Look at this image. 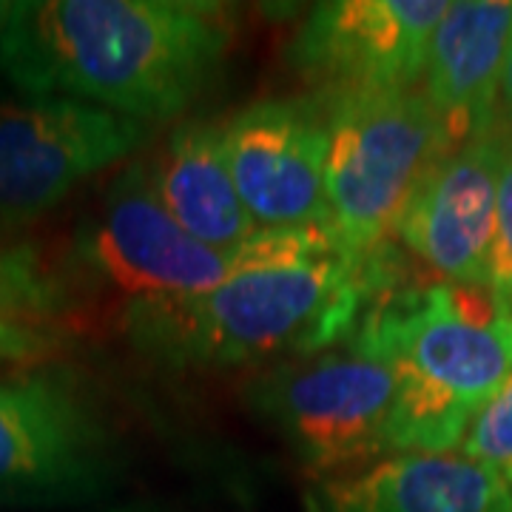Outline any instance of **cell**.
Listing matches in <instances>:
<instances>
[{"mask_svg": "<svg viewBox=\"0 0 512 512\" xmlns=\"http://www.w3.org/2000/svg\"><path fill=\"white\" fill-rule=\"evenodd\" d=\"M146 165L165 211L194 239L214 248H239L262 231L231 177L225 123L183 120L146 157Z\"/></svg>", "mask_w": 512, "mask_h": 512, "instance_id": "14", "label": "cell"}, {"mask_svg": "<svg viewBox=\"0 0 512 512\" xmlns=\"http://www.w3.org/2000/svg\"><path fill=\"white\" fill-rule=\"evenodd\" d=\"M15 3L18 0H0V40H3V32L12 20V12H15Z\"/></svg>", "mask_w": 512, "mask_h": 512, "instance_id": "21", "label": "cell"}, {"mask_svg": "<svg viewBox=\"0 0 512 512\" xmlns=\"http://www.w3.org/2000/svg\"><path fill=\"white\" fill-rule=\"evenodd\" d=\"M234 37V9L208 0H20L0 40V72L23 94L154 126L217 83Z\"/></svg>", "mask_w": 512, "mask_h": 512, "instance_id": "1", "label": "cell"}, {"mask_svg": "<svg viewBox=\"0 0 512 512\" xmlns=\"http://www.w3.org/2000/svg\"><path fill=\"white\" fill-rule=\"evenodd\" d=\"M447 6V0L316 3L285 57L319 100L413 92Z\"/></svg>", "mask_w": 512, "mask_h": 512, "instance_id": "9", "label": "cell"}, {"mask_svg": "<svg viewBox=\"0 0 512 512\" xmlns=\"http://www.w3.org/2000/svg\"><path fill=\"white\" fill-rule=\"evenodd\" d=\"M100 512H177L168 510V507H160V504H126V507H111V510Z\"/></svg>", "mask_w": 512, "mask_h": 512, "instance_id": "20", "label": "cell"}, {"mask_svg": "<svg viewBox=\"0 0 512 512\" xmlns=\"http://www.w3.org/2000/svg\"><path fill=\"white\" fill-rule=\"evenodd\" d=\"M66 313V285H60L29 248L0 245V316L52 330Z\"/></svg>", "mask_w": 512, "mask_h": 512, "instance_id": "15", "label": "cell"}, {"mask_svg": "<svg viewBox=\"0 0 512 512\" xmlns=\"http://www.w3.org/2000/svg\"><path fill=\"white\" fill-rule=\"evenodd\" d=\"M225 154L239 200L259 228L330 225L328 111L319 97L245 106L225 123Z\"/></svg>", "mask_w": 512, "mask_h": 512, "instance_id": "10", "label": "cell"}, {"mask_svg": "<svg viewBox=\"0 0 512 512\" xmlns=\"http://www.w3.org/2000/svg\"><path fill=\"white\" fill-rule=\"evenodd\" d=\"M501 114L512 126V43L507 52V63H504V74H501Z\"/></svg>", "mask_w": 512, "mask_h": 512, "instance_id": "19", "label": "cell"}, {"mask_svg": "<svg viewBox=\"0 0 512 512\" xmlns=\"http://www.w3.org/2000/svg\"><path fill=\"white\" fill-rule=\"evenodd\" d=\"M353 336L399 373L390 456L456 453L473 416L512 376V308L487 285L404 279L367 305Z\"/></svg>", "mask_w": 512, "mask_h": 512, "instance_id": "3", "label": "cell"}, {"mask_svg": "<svg viewBox=\"0 0 512 512\" xmlns=\"http://www.w3.org/2000/svg\"><path fill=\"white\" fill-rule=\"evenodd\" d=\"M126 476V441L60 365L0 379V510L97 504Z\"/></svg>", "mask_w": 512, "mask_h": 512, "instance_id": "5", "label": "cell"}, {"mask_svg": "<svg viewBox=\"0 0 512 512\" xmlns=\"http://www.w3.org/2000/svg\"><path fill=\"white\" fill-rule=\"evenodd\" d=\"M305 512H512V487L461 453H402L311 481Z\"/></svg>", "mask_w": 512, "mask_h": 512, "instance_id": "12", "label": "cell"}, {"mask_svg": "<svg viewBox=\"0 0 512 512\" xmlns=\"http://www.w3.org/2000/svg\"><path fill=\"white\" fill-rule=\"evenodd\" d=\"M399 373L350 333L313 356L268 367L245 387V402L316 478L390 456Z\"/></svg>", "mask_w": 512, "mask_h": 512, "instance_id": "7", "label": "cell"}, {"mask_svg": "<svg viewBox=\"0 0 512 512\" xmlns=\"http://www.w3.org/2000/svg\"><path fill=\"white\" fill-rule=\"evenodd\" d=\"M512 43V0H456L427 46L421 94L456 146L498 128L501 74Z\"/></svg>", "mask_w": 512, "mask_h": 512, "instance_id": "13", "label": "cell"}, {"mask_svg": "<svg viewBox=\"0 0 512 512\" xmlns=\"http://www.w3.org/2000/svg\"><path fill=\"white\" fill-rule=\"evenodd\" d=\"M456 453L495 470L512 487V376L473 416Z\"/></svg>", "mask_w": 512, "mask_h": 512, "instance_id": "16", "label": "cell"}, {"mask_svg": "<svg viewBox=\"0 0 512 512\" xmlns=\"http://www.w3.org/2000/svg\"><path fill=\"white\" fill-rule=\"evenodd\" d=\"M57 348L52 330L23 325L9 316H0V362H37Z\"/></svg>", "mask_w": 512, "mask_h": 512, "instance_id": "18", "label": "cell"}, {"mask_svg": "<svg viewBox=\"0 0 512 512\" xmlns=\"http://www.w3.org/2000/svg\"><path fill=\"white\" fill-rule=\"evenodd\" d=\"M490 288L512 308V126H507L504 131V148H501L493 254H490Z\"/></svg>", "mask_w": 512, "mask_h": 512, "instance_id": "17", "label": "cell"}, {"mask_svg": "<svg viewBox=\"0 0 512 512\" xmlns=\"http://www.w3.org/2000/svg\"><path fill=\"white\" fill-rule=\"evenodd\" d=\"M151 140V126L69 97L0 100V231L55 211L72 191Z\"/></svg>", "mask_w": 512, "mask_h": 512, "instance_id": "8", "label": "cell"}, {"mask_svg": "<svg viewBox=\"0 0 512 512\" xmlns=\"http://www.w3.org/2000/svg\"><path fill=\"white\" fill-rule=\"evenodd\" d=\"M399 282L402 259L390 242L370 254L339 242L211 291L131 299L120 330L128 348L165 373H262L345 342L367 305Z\"/></svg>", "mask_w": 512, "mask_h": 512, "instance_id": "2", "label": "cell"}, {"mask_svg": "<svg viewBox=\"0 0 512 512\" xmlns=\"http://www.w3.org/2000/svg\"><path fill=\"white\" fill-rule=\"evenodd\" d=\"M504 131L507 126L501 123L447 151L407 202L393 231L444 282L490 288Z\"/></svg>", "mask_w": 512, "mask_h": 512, "instance_id": "11", "label": "cell"}, {"mask_svg": "<svg viewBox=\"0 0 512 512\" xmlns=\"http://www.w3.org/2000/svg\"><path fill=\"white\" fill-rule=\"evenodd\" d=\"M336 245L325 225L262 228L239 248H214L174 220L148 177L146 157L128 160L103 185L72 239V268L126 302L217 288L262 265L293 262Z\"/></svg>", "mask_w": 512, "mask_h": 512, "instance_id": "4", "label": "cell"}, {"mask_svg": "<svg viewBox=\"0 0 512 512\" xmlns=\"http://www.w3.org/2000/svg\"><path fill=\"white\" fill-rule=\"evenodd\" d=\"M322 103L330 225L350 251L370 254L390 242L407 202L456 140L421 89Z\"/></svg>", "mask_w": 512, "mask_h": 512, "instance_id": "6", "label": "cell"}]
</instances>
